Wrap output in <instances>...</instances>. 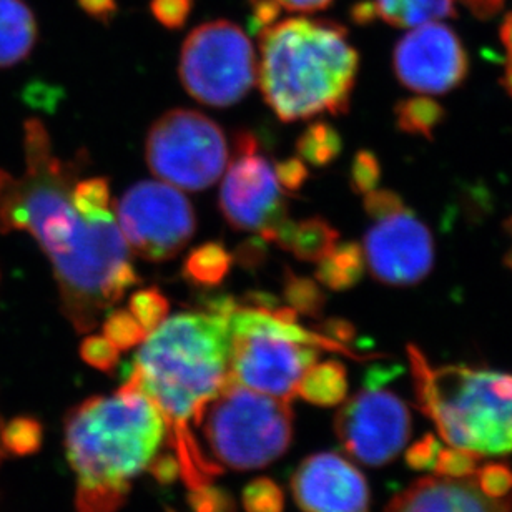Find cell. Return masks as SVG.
Wrapping results in <instances>:
<instances>
[{
    "mask_svg": "<svg viewBox=\"0 0 512 512\" xmlns=\"http://www.w3.org/2000/svg\"><path fill=\"white\" fill-rule=\"evenodd\" d=\"M187 501L193 512H237L232 494L212 483L190 489Z\"/></svg>",
    "mask_w": 512,
    "mask_h": 512,
    "instance_id": "1f68e13d",
    "label": "cell"
},
{
    "mask_svg": "<svg viewBox=\"0 0 512 512\" xmlns=\"http://www.w3.org/2000/svg\"><path fill=\"white\" fill-rule=\"evenodd\" d=\"M399 82L423 95H443L463 84L468 54L454 30L441 22L413 27L399 40L393 55Z\"/></svg>",
    "mask_w": 512,
    "mask_h": 512,
    "instance_id": "5bb4252c",
    "label": "cell"
},
{
    "mask_svg": "<svg viewBox=\"0 0 512 512\" xmlns=\"http://www.w3.org/2000/svg\"><path fill=\"white\" fill-rule=\"evenodd\" d=\"M273 170L281 190L290 195H295L298 190H301L310 175L308 167L301 162L300 158H286L283 162L276 163Z\"/></svg>",
    "mask_w": 512,
    "mask_h": 512,
    "instance_id": "8d00e7d4",
    "label": "cell"
},
{
    "mask_svg": "<svg viewBox=\"0 0 512 512\" xmlns=\"http://www.w3.org/2000/svg\"><path fill=\"white\" fill-rule=\"evenodd\" d=\"M165 436L160 409L130 376L112 396H94L70 409L65 453L77 474V511H119Z\"/></svg>",
    "mask_w": 512,
    "mask_h": 512,
    "instance_id": "3957f363",
    "label": "cell"
},
{
    "mask_svg": "<svg viewBox=\"0 0 512 512\" xmlns=\"http://www.w3.org/2000/svg\"><path fill=\"white\" fill-rule=\"evenodd\" d=\"M72 202L85 218L112 217V202H110L109 180L104 177L87 178L77 182L72 188Z\"/></svg>",
    "mask_w": 512,
    "mask_h": 512,
    "instance_id": "484cf974",
    "label": "cell"
},
{
    "mask_svg": "<svg viewBox=\"0 0 512 512\" xmlns=\"http://www.w3.org/2000/svg\"><path fill=\"white\" fill-rule=\"evenodd\" d=\"M260 237L293 253L298 260L321 261L335 250L340 233L325 218L313 217L303 222H291L290 218H285L280 225Z\"/></svg>",
    "mask_w": 512,
    "mask_h": 512,
    "instance_id": "e0dca14e",
    "label": "cell"
},
{
    "mask_svg": "<svg viewBox=\"0 0 512 512\" xmlns=\"http://www.w3.org/2000/svg\"><path fill=\"white\" fill-rule=\"evenodd\" d=\"M371 5L375 17L403 29L441 22L456 12V0H373Z\"/></svg>",
    "mask_w": 512,
    "mask_h": 512,
    "instance_id": "ffe728a7",
    "label": "cell"
},
{
    "mask_svg": "<svg viewBox=\"0 0 512 512\" xmlns=\"http://www.w3.org/2000/svg\"><path fill=\"white\" fill-rule=\"evenodd\" d=\"M230 358L228 318L207 311L163 321L133 358L130 378L160 409L183 483L190 489L223 473L205 454L193 428L208 401L230 381Z\"/></svg>",
    "mask_w": 512,
    "mask_h": 512,
    "instance_id": "7a4b0ae2",
    "label": "cell"
},
{
    "mask_svg": "<svg viewBox=\"0 0 512 512\" xmlns=\"http://www.w3.org/2000/svg\"><path fill=\"white\" fill-rule=\"evenodd\" d=\"M258 37V82L278 119L290 124L348 112L360 57L343 25L296 17L266 27Z\"/></svg>",
    "mask_w": 512,
    "mask_h": 512,
    "instance_id": "277c9868",
    "label": "cell"
},
{
    "mask_svg": "<svg viewBox=\"0 0 512 512\" xmlns=\"http://www.w3.org/2000/svg\"><path fill=\"white\" fill-rule=\"evenodd\" d=\"M501 42H503L504 52H506V62H504V75L501 79L504 89L509 95H512V12L504 19L501 25Z\"/></svg>",
    "mask_w": 512,
    "mask_h": 512,
    "instance_id": "7bdbcfd3",
    "label": "cell"
},
{
    "mask_svg": "<svg viewBox=\"0 0 512 512\" xmlns=\"http://www.w3.org/2000/svg\"><path fill=\"white\" fill-rule=\"evenodd\" d=\"M473 476L478 488L489 498L503 499L511 496L512 471L506 464H488L476 469Z\"/></svg>",
    "mask_w": 512,
    "mask_h": 512,
    "instance_id": "e575fe53",
    "label": "cell"
},
{
    "mask_svg": "<svg viewBox=\"0 0 512 512\" xmlns=\"http://www.w3.org/2000/svg\"><path fill=\"white\" fill-rule=\"evenodd\" d=\"M145 157L162 182L200 192L220 180L230 152L220 125L197 110L175 109L150 128Z\"/></svg>",
    "mask_w": 512,
    "mask_h": 512,
    "instance_id": "9c48e42d",
    "label": "cell"
},
{
    "mask_svg": "<svg viewBox=\"0 0 512 512\" xmlns=\"http://www.w3.org/2000/svg\"><path fill=\"white\" fill-rule=\"evenodd\" d=\"M464 4L469 5L474 15L486 19L498 12L499 7L503 5V0H464Z\"/></svg>",
    "mask_w": 512,
    "mask_h": 512,
    "instance_id": "7dc6e473",
    "label": "cell"
},
{
    "mask_svg": "<svg viewBox=\"0 0 512 512\" xmlns=\"http://www.w3.org/2000/svg\"><path fill=\"white\" fill-rule=\"evenodd\" d=\"M443 448L438 439L433 438L431 434L413 444L406 454V461L414 469H433L436 458H438L439 449Z\"/></svg>",
    "mask_w": 512,
    "mask_h": 512,
    "instance_id": "f35d334b",
    "label": "cell"
},
{
    "mask_svg": "<svg viewBox=\"0 0 512 512\" xmlns=\"http://www.w3.org/2000/svg\"><path fill=\"white\" fill-rule=\"evenodd\" d=\"M233 148L218 197L220 210L235 230L263 235L288 218L283 190L252 132H238Z\"/></svg>",
    "mask_w": 512,
    "mask_h": 512,
    "instance_id": "7c38bea8",
    "label": "cell"
},
{
    "mask_svg": "<svg viewBox=\"0 0 512 512\" xmlns=\"http://www.w3.org/2000/svg\"><path fill=\"white\" fill-rule=\"evenodd\" d=\"M353 19H355L358 24H368L371 20L376 19L375 10H373L371 2H361V4L355 5V9H353Z\"/></svg>",
    "mask_w": 512,
    "mask_h": 512,
    "instance_id": "c3c4849f",
    "label": "cell"
},
{
    "mask_svg": "<svg viewBox=\"0 0 512 512\" xmlns=\"http://www.w3.org/2000/svg\"><path fill=\"white\" fill-rule=\"evenodd\" d=\"M128 308L135 320L143 326V330L152 333L167 320L170 303L158 288H145L133 293L128 301Z\"/></svg>",
    "mask_w": 512,
    "mask_h": 512,
    "instance_id": "4316f807",
    "label": "cell"
},
{
    "mask_svg": "<svg viewBox=\"0 0 512 512\" xmlns=\"http://www.w3.org/2000/svg\"><path fill=\"white\" fill-rule=\"evenodd\" d=\"M125 243L143 260H172L187 247L197 230L192 203L163 182H140L115 203Z\"/></svg>",
    "mask_w": 512,
    "mask_h": 512,
    "instance_id": "8fae6325",
    "label": "cell"
},
{
    "mask_svg": "<svg viewBox=\"0 0 512 512\" xmlns=\"http://www.w3.org/2000/svg\"><path fill=\"white\" fill-rule=\"evenodd\" d=\"M290 306L261 310L237 303L228 316L230 380L258 393L290 401L296 384L320 358V350L360 360L348 346L298 325Z\"/></svg>",
    "mask_w": 512,
    "mask_h": 512,
    "instance_id": "8992f818",
    "label": "cell"
},
{
    "mask_svg": "<svg viewBox=\"0 0 512 512\" xmlns=\"http://www.w3.org/2000/svg\"><path fill=\"white\" fill-rule=\"evenodd\" d=\"M365 271V253L356 242L336 245L330 255L320 261L316 281L333 291L350 290L358 285Z\"/></svg>",
    "mask_w": 512,
    "mask_h": 512,
    "instance_id": "44dd1931",
    "label": "cell"
},
{
    "mask_svg": "<svg viewBox=\"0 0 512 512\" xmlns=\"http://www.w3.org/2000/svg\"><path fill=\"white\" fill-rule=\"evenodd\" d=\"M233 255L222 243L208 242L188 253L183 261V278L195 286L213 288L232 270Z\"/></svg>",
    "mask_w": 512,
    "mask_h": 512,
    "instance_id": "7402d4cb",
    "label": "cell"
},
{
    "mask_svg": "<svg viewBox=\"0 0 512 512\" xmlns=\"http://www.w3.org/2000/svg\"><path fill=\"white\" fill-rule=\"evenodd\" d=\"M170 512H172V511H170Z\"/></svg>",
    "mask_w": 512,
    "mask_h": 512,
    "instance_id": "816d5d0a",
    "label": "cell"
},
{
    "mask_svg": "<svg viewBox=\"0 0 512 512\" xmlns=\"http://www.w3.org/2000/svg\"><path fill=\"white\" fill-rule=\"evenodd\" d=\"M418 406L444 441L481 456L512 453V375L471 366L433 368L408 348Z\"/></svg>",
    "mask_w": 512,
    "mask_h": 512,
    "instance_id": "5b68a950",
    "label": "cell"
},
{
    "mask_svg": "<svg viewBox=\"0 0 512 512\" xmlns=\"http://www.w3.org/2000/svg\"><path fill=\"white\" fill-rule=\"evenodd\" d=\"M373 222L363 247L371 275L391 286L423 281L434 265V242L428 227L406 205Z\"/></svg>",
    "mask_w": 512,
    "mask_h": 512,
    "instance_id": "4fadbf2b",
    "label": "cell"
},
{
    "mask_svg": "<svg viewBox=\"0 0 512 512\" xmlns=\"http://www.w3.org/2000/svg\"><path fill=\"white\" fill-rule=\"evenodd\" d=\"M478 454L461 448H441L434 463V471L444 478H469L478 469Z\"/></svg>",
    "mask_w": 512,
    "mask_h": 512,
    "instance_id": "4dcf8cb0",
    "label": "cell"
},
{
    "mask_svg": "<svg viewBox=\"0 0 512 512\" xmlns=\"http://www.w3.org/2000/svg\"><path fill=\"white\" fill-rule=\"evenodd\" d=\"M386 512H512V494L493 499L478 488L474 476H433L411 484L389 503Z\"/></svg>",
    "mask_w": 512,
    "mask_h": 512,
    "instance_id": "2e32d148",
    "label": "cell"
},
{
    "mask_svg": "<svg viewBox=\"0 0 512 512\" xmlns=\"http://www.w3.org/2000/svg\"><path fill=\"white\" fill-rule=\"evenodd\" d=\"M25 170H0V235L29 233L54 266L60 310L77 333H90L132 286L142 281L115 215L89 220L74 207L72 188L87 157L62 160L37 119L24 125Z\"/></svg>",
    "mask_w": 512,
    "mask_h": 512,
    "instance_id": "6da1fadb",
    "label": "cell"
},
{
    "mask_svg": "<svg viewBox=\"0 0 512 512\" xmlns=\"http://www.w3.org/2000/svg\"><path fill=\"white\" fill-rule=\"evenodd\" d=\"M321 335H325L326 338L340 343V345L348 346L350 341L355 340V328L351 323L345 320H328L320 325Z\"/></svg>",
    "mask_w": 512,
    "mask_h": 512,
    "instance_id": "ee69618b",
    "label": "cell"
},
{
    "mask_svg": "<svg viewBox=\"0 0 512 512\" xmlns=\"http://www.w3.org/2000/svg\"><path fill=\"white\" fill-rule=\"evenodd\" d=\"M2 443L10 453H35L42 443V426L32 418L15 419L2 431Z\"/></svg>",
    "mask_w": 512,
    "mask_h": 512,
    "instance_id": "f546056e",
    "label": "cell"
},
{
    "mask_svg": "<svg viewBox=\"0 0 512 512\" xmlns=\"http://www.w3.org/2000/svg\"><path fill=\"white\" fill-rule=\"evenodd\" d=\"M283 296L291 310L310 318H320L325 310L326 295L316 281L296 275L285 268L283 275Z\"/></svg>",
    "mask_w": 512,
    "mask_h": 512,
    "instance_id": "d4e9b609",
    "label": "cell"
},
{
    "mask_svg": "<svg viewBox=\"0 0 512 512\" xmlns=\"http://www.w3.org/2000/svg\"><path fill=\"white\" fill-rule=\"evenodd\" d=\"M208 458L225 469L250 471L275 463L293 441L290 401L228 381L197 418Z\"/></svg>",
    "mask_w": 512,
    "mask_h": 512,
    "instance_id": "52a82bcc",
    "label": "cell"
},
{
    "mask_svg": "<svg viewBox=\"0 0 512 512\" xmlns=\"http://www.w3.org/2000/svg\"><path fill=\"white\" fill-rule=\"evenodd\" d=\"M119 348L105 336H87L80 345V356L95 370L112 373L120 361Z\"/></svg>",
    "mask_w": 512,
    "mask_h": 512,
    "instance_id": "d6a6232c",
    "label": "cell"
},
{
    "mask_svg": "<svg viewBox=\"0 0 512 512\" xmlns=\"http://www.w3.org/2000/svg\"><path fill=\"white\" fill-rule=\"evenodd\" d=\"M296 150L305 162L321 168L330 165L340 157L343 142L335 127H331L326 122H315L308 125L305 132L301 133V137L296 142Z\"/></svg>",
    "mask_w": 512,
    "mask_h": 512,
    "instance_id": "cb8c5ba5",
    "label": "cell"
},
{
    "mask_svg": "<svg viewBox=\"0 0 512 512\" xmlns=\"http://www.w3.org/2000/svg\"><path fill=\"white\" fill-rule=\"evenodd\" d=\"M79 5L85 14L104 24L114 19L117 14V0H79Z\"/></svg>",
    "mask_w": 512,
    "mask_h": 512,
    "instance_id": "f6af8a7d",
    "label": "cell"
},
{
    "mask_svg": "<svg viewBox=\"0 0 512 512\" xmlns=\"http://www.w3.org/2000/svg\"><path fill=\"white\" fill-rule=\"evenodd\" d=\"M389 376V368H373L366 376L365 388L346 401L335 419L336 436L346 453L373 468L391 463L411 434L406 404L384 389Z\"/></svg>",
    "mask_w": 512,
    "mask_h": 512,
    "instance_id": "30bf717a",
    "label": "cell"
},
{
    "mask_svg": "<svg viewBox=\"0 0 512 512\" xmlns=\"http://www.w3.org/2000/svg\"><path fill=\"white\" fill-rule=\"evenodd\" d=\"M37 42L34 12L24 0H0V69L29 57Z\"/></svg>",
    "mask_w": 512,
    "mask_h": 512,
    "instance_id": "ac0fdd59",
    "label": "cell"
},
{
    "mask_svg": "<svg viewBox=\"0 0 512 512\" xmlns=\"http://www.w3.org/2000/svg\"><path fill=\"white\" fill-rule=\"evenodd\" d=\"M148 471L163 486L173 484L178 478H182L180 461H178L177 454L173 453V451L160 454V456L157 454L153 458L152 463H150V466H148Z\"/></svg>",
    "mask_w": 512,
    "mask_h": 512,
    "instance_id": "ab89813d",
    "label": "cell"
},
{
    "mask_svg": "<svg viewBox=\"0 0 512 512\" xmlns=\"http://www.w3.org/2000/svg\"><path fill=\"white\" fill-rule=\"evenodd\" d=\"M242 503L247 512H283L285 494L273 479L256 478L243 489Z\"/></svg>",
    "mask_w": 512,
    "mask_h": 512,
    "instance_id": "83f0119b",
    "label": "cell"
},
{
    "mask_svg": "<svg viewBox=\"0 0 512 512\" xmlns=\"http://www.w3.org/2000/svg\"><path fill=\"white\" fill-rule=\"evenodd\" d=\"M178 74L193 99L225 109L250 94L258 80V60L248 35L237 24L215 20L190 32Z\"/></svg>",
    "mask_w": 512,
    "mask_h": 512,
    "instance_id": "ba28073f",
    "label": "cell"
},
{
    "mask_svg": "<svg viewBox=\"0 0 512 512\" xmlns=\"http://www.w3.org/2000/svg\"><path fill=\"white\" fill-rule=\"evenodd\" d=\"M401 207H404V202L398 193L393 192V190L375 188L373 192L365 195V210L370 215L371 220L388 215V213L399 210Z\"/></svg>",
    "mask_w": 512,
    "mask_h": 512,
    "instance_id": "74e56055",
    "label": "cell"
},
{
    "mask_svg": "<svg viewBox=\"0 0 512 512\" xmlns=\"http://www.w3.org/2000/svg\"><path fill=\"white\" fill-rule=\"evenodd\" d=\"M508 228H509V235H511V240H512V218H511V220H509ZM506 261H508V266L512 270V245H511V248H509L508 258H506Z\"/></svg>",
    "mask_w": 512,
    "mask_h": 512,
    "instance_id": "681fc988",
    "label": "cell"
},
{
    "mask_svg": "<svg viewBox=\"0 0 512 512\" xmlns=\"http://www.w3.org/2000/svg\"><path fill=\"white\" fill-rule=\"evenodd\" d=\"M394 114L399 130L408 135H421L424 138H433L434 130L444 120L443 107L428 97L401 100L396 105Z\"/></svg>",
    "mask_w": 512,
    "mask_h": 512,
    "instance_id": "603a6c76",
    "label": "cell"
},
{
    "mask_svg": "<svg viewBox=\"0 0 512 512\" xmlns=\"http://www.w3.org/2000/svg\"><path fill=\"white\" fill-rule=\"evenodd\" d=\"M290 488L303 512H370L365 476L340 454L316 453L303 459Z\"/></svg>",
    "mask_w": 512,
    "mask_h": 512,
    "instance_id": "9a60e30c",
    "label": "cell"
},
{
    "mask_svg": "<svg viewBox=\"0 0 512 512\" xmlns=\"http://www.w3.org/2000/svg\"><path fill=\"white\" fill-rule=\"evenodd\" d=\"M266 255H268V242L261 237L250 238L247 242L242 243L235 252V260L247 268V270H255L265 263Z\"/></svg>",
    "mask_w": 512,
    "mask_h": 512,
    "instance_id": "60d3db41",
    "label": "cell"
},
{
    "mask_svg": "<svg viewBox=\"0 0 512 512\" xmlns=\"http://www.w3.org/2000/svg\"><path fill=\"white\" fill-rule=\"evenodd\" d=\"M104 335L119 350H130L143 343L148 333L130 311L115 310L105 320Z\"/></svg>",
    "mask_w": 512,
    "mask_h": 512,
    "instance_id": "f1b7e54d",
    "label": "cell"
},
{
    "mask_svg": "<svg viewBox=\"0 0 512 512\" xmlns=\"http://www.w3.org/2000/svg\"><path fill=\"white\" fill-rule=\"evenodd\" d=\"M2 431H4V428H2V423H0V454H2V446H4V443H2Z\"/></svg>",
    "mask_w": 512,
    "mask_h": 512,
    "instance_id": "f907efd6",
    "label": "cell"
},
{
    "mask_svg": "<svg viewBox=\"0 0 512 512\" xmlns=\"http://www.w3.org/2000/svg\"><path fill=\"white\" fill-rule=\"evenodd\" d=\"M381 178V167L378 158L368 150H360L356 153L351 163L350 185L353 192L366 193L373 192Z\"/></svg>",
    "mask_w": 512,
    "mask_h": 512,
    "instance_id": "836d02e7",
    "label": "cell"
},
{
    "mask_svg": "<svg viewBox=\"0 0 512 512\" xmlns=\"http://www.w3.org/2000/svg\"><path fill=\"white\" fill-rule=\"evenodd\" d=\"M250 7H252V14H250L252 34H260L261 30L275 24L281 10L275 0H250Z\"/></svg>",
    "mask_w": 512,
    "mask_h": 512,
    "instance_id": "b9f144b4",
    "label": "cell"
},
{
    "mask_svg": "<svg viewBox=\"0 0 512 512\" xmlns=\"http://www.w3.org/2000/svg\"><path fill=\"white\" fill-rule=\"evenodd\" d=\"M195 0H152L150 10L153 17L167 29H182L187 24Z\"/></svg>",
    "mask_w": 512,
    "mask_h": 512,
    "instance_id": "d590c367",
    "label": "cell"
},
{
    "mask_svg": "<svg viewBox=\"0 0 512 512\" xmlns=\"http://www.w3.org/2000/svg\"><path fill=\"white\" fill-rule=\"evenodd\" d=\"M348 393V375L340 361L330 360L313 365L296 384L295 394L306 403L330 408L345 401Z\"/></svg>",
    "mask_w": 512,
    "mask_h": 512,
    "instance_id": "d6986e66",
    "label": "cell"
},
{
    "mask_svg": "<svg viewBox=\"0 0 512 512\" xmlns=\"http://www.w3.org/2000/svg\"><path fill=\"white\" fill-rule=\"evenodd\" d=\"M275 2L290 12H318L326 9L333 0H275Z\"/></svg>",
    "mask_w": 512,
    "mask_h": 512,
    "instance_id": "bcb514c9",
    "label": "cell"
}]
</instances>
